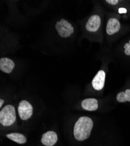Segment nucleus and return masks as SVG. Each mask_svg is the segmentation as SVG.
I'll list each match as a JSON object with an SVG mask.
<instances>
[{"instance_id":"obj_1","label":"nucleus","mask_w":130,"mask_h":146,"mask_svg":"<svg viewBox=\"0 0 130 146\" xmlns=\"http://www.w3.org/2000/svg\"><path fill=\"white\" fill-rule=\"evenodd\" d=\"M93 126L92 120L87 116H82L78 119L74 127V135L78 141L88 139Z\"/></svg>"},{"instance_id":"obj_2","label":"nucleus","mask_w":130,"mask_h":146,"mask_svg":"<svg viewBox=\"0 0 130 146\" xmlns=\"http://www.w3.org/2000/svg\"><path fill=\"white\" fill-rule=\"evenodd\" d=\"M15 109L13 105H7L0 112V122L4 126H10L16 121Z\"/></svg>"},{"instance_id":"obj_3","label":"nucleus","mask_w":130,"mask_h":146,"mask_svg":"<svg viewBox=\"0 0 130 146\" xmlns=\"http://www.w3.org/2000/svg\"><path fill=\"white\" fill-rule=\"evenodd\" d=\"M55 27L60 36L64 38L69 37L74 32V29L71 24L64 19L58 21Z\"/></svg>"},{"instance_id":"obj_4","label":"nucleus","mask_w":130,"mask_h":146,"mask_svg":"<svg viewBox=\"0 0 130 146\" xmlns=\"http://www.w3.org/2000/svg\"><path fill=\"white\" fill-rule=\"evenodd\" d=\"M18 111L20 118L23 120H26L32 116L33 106L28 101L23 100L19 104Z\"/></svg>"},{"instance_id":"obj_5","label":"nucleus","mask_w":130,"mask_h":146,"mask_svg":"<svg viewBox=\"0 0 130 146\" xmlns=\"http://www.w3.org/2000/svg\"><path fill=\"white\" fill-rule=\"evenodd\" d=\"M106 73L103 70H100L94 76L92 81L93 88L96 91L102 90L104 86Z\"/></svg>"},{"instance_id":"obj_6","label":"nucleus","mask_w":130,"mask_h":146,"mask_svg":"<svg viewBox=\"0 0 130 146\" xmlns=\"http://www.w3.org/2000/svg\"><path fill=\"white\" fill-rule=\"evenodd\" d=\"M101 25L100 17L98 15L91 16L86 24V29L91 32H96Z\"/></svg>"},{"instance_id":"obj_7","label":"nucleus","mask_w":130,"mask_h":146,"mask_svg":"<svg viewBox=\"0 0 130 146\" xmlns=\"http://www.w3.org/2000/svg\"><path fill=\"white\" fill-rule=\"evenodd\" d=\"M57 140L58 137L56 133L53 131H49L43 134L41 142L46 146H53L57 143Z\"/></svg>"},{"instance_id":"obj_8","label":"nucleus","mask_w":130,"mask_h":146,"mask_svg":"<svg viewBox=\"0 0 130 146\" xmlns=\"http://www.w3.org/2000/svg\"><path fill=\"white\" fill-rule=\"evenodd\" d=\"M121 28L120 21L115 18H111L108 21L107 27H106V32L109 35H113L119 32Z\"/></svg>"},{"instance_id":"obj_9","label":"nucleus","mask_w":130,"mask_h":146,"mask_svg":"<svg viewBox=\"0 0 130 146\" xmlns=\"http://www.w3.org/2000/svg\"><path fill=\"white\" fill-rule=\"evenodd\" d=\"M15 67V63L11 59L3 57L0 59V70L4 72L9 74L13 71Z\"/></svg>"},{"instance_id":"obj_10","label":"nucleus","mask_w":130,"mask_h":146,"mask_svg":"<svg viewBox=\"0 0 130 146\" xmlns=\"http://www.w3.org/2000/svg\"><path fill=\"white\" fill-rule=\"evenodd\" d=\"M82 108L88 111H94L98 109V101L94 98H88L82 101Z\"/></svg>"},{"instance_id":"obj_11","label":"nucleus","mask_w":130,"mask_h":146,"mask_svg":"<svg viewBox=\"0 0 130 146\" xmlns=\"http://www.w3.org/2000/svg\"><path fill=\"white\" fill-rule=\"evenodd\" d=\"M7 137L20 144H25L27 141L26 137L23 134L19 133H11L8 134L7 135Z\"/></svg>"},{"instance_id":"obj_12","label":"nucleus","mask_w":130,"mask_h":146,"mask_svg":"<svg viewBox=\"0 0 130 146\" xmlns=\"http://www.w3.org/2000/svg\"><path fill=\"white\" fill-rule=\"evenodd\" d=\"M117 100L119 102H130V90L128 89L125 92H120L117 95Z\"/></svg>"},{"instance_id":"obj_13","label":"nucleus","mask_w":130,"mask_h":146,"mask_svg":"<svg viewBox=\"0 0 130 146\" xmlns=\"http://www.w3.org/2000/svg\"><path fill=\"white\" fill-rule=\"evenodd\" d=\"M124 53L127 56H130V40L125 44L124 46Z\"/></svg>"},{"instance_id":"obj_14","label":"nucleus","mask_w":130,"mask_h":146,"mask_svg":"<svg viewBox=\"0 0 130 146\" xmlns=\"http://www.w3.org/2000/svg\"><path fill=\"white\" fill-rule=\"evenodd\" d=\"M106 2H107L109 4H111V5H116V4L119 3V1H118V0H107Z\"/></svg>"},{"instance_id":"obj_15","label":"nucleus","mask_w":130,"mask_h":146,"mask_svg":"<svg viewBox=\"0 0 130 146\" xmlns=\"http://www.w3.org/2000/svg\"><path fill=\"white\" fill-rule=\"evenodd\" d=\"M119 12H120V13H124L126 12V9H124V8H121L119 9Z\"/></svg>"},{"instance_id":"obj_16","label":"nucleus","mask_w":130,"mask_h":146,"mask_svg":"<svg viewBox=\"0 0 130 146\" xmlns=\"http://www.w3.org/2000/svg\"><path fill=\"white\" fill-rule=\"evenodd\" d=\"M4 102V101L3 100H2V99L0 100V107H1V108L2 107Z\"/></svg>"}]
</instances>
